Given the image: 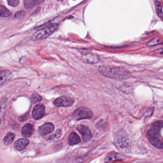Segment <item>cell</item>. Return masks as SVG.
<instances>
[{
  "mask_svg": "<svg viewBox=\"0 0 163 163\" xmlns=\"http://www.w3.org/2000/svg\"><path fill=\"white\" fill-rule=\"evenodd\" d=\"M99 71L102 74L107 77L117 79H127L131 77L130 73L124 68L121 67L110 68L101 66Z\"/></svg>",
  "mask_w": 163,
  "mask_h": 163,
  "instance_id": "1",
  "label": "cell"
},
{
  "mask_svg": "<svg viewBox=\"0 0 163 163\" xmlns=\"http://www.w3.org/2000/svg\"><path fill=\"white\" fill-rule=\"evenodd\" d=\"M59 25L55 23L41 29L33 35L32 37V40L33 41H37L48 38L56 31L59 29Z\"/></svg>",
  "mask_w": 163,
  "mask_h": 163,
  "instance_id": "2",
  "label": "cell"
},
{
  "mask_svg": "<svg viewBox=\"0 0 163 163\" xmlns=\"http://www.w3.org/2000/svg\"><path fill=\"white\" fill-rule=\"evenodd\" d=\"M129 140L126 133L123 130H122L118 133L116 136L115 144L120 150H127L130 146Z\"/></svg>",
  "mask_w": 163,
  "mask_h": 163,
  "instance_id": "3",
  "label": "cell"
},
{
  "mask_svg": "<svg viewBox=\"0 0 163 163\" xmlns=\"http://www.w3.org/2000/svg\"><path fill=\"white\" fill-rule=\"evenodd\" d=\"M93 113L92 111L88 108L79 107L77 108L72 115V119L76 121L93 118Z\"/></svg>",
  "mask_w": 163,
  "mask_h": 163,
  "instance_id": "4",
  "label": "cell"
},
{
  "mask_svg": "<svg viewBox=\"0 0 163 163\" xmlns=\"http://www.w3.org/2000/svg\"><path fill=\"white\" fill-rule=\"evenodd\" d=\"M73 98L67 96L59 97L54 102V104L57 107H71L74 103Z\"/></svg>",
  "mask_w": 163,
  "mask_h": 163,
  "instance_id": "5",
  "label": "cell"
},
{
  "mask_svg": "<svg viewBox=\"0 0 163 163\" xmlns=\"http://www.w3.org/2000/svg\"><path fill=\"white\" fill-rule=\"evenodd\" d=\"M76 129L77 131L82 135V138L84 142H88L93 137L91 131L86 126L79 124L77 125Z\"/></svg>",
  "mask_w": 163,
  "mask_h": 163,
  "instance_id": "6",
  "label": "cell"
},
{
  "mask_svg": "<svg viewBox=\"0 0 163 163\" xmlns=\"http://www.w3.org/2000/svg\"><path fill=\"white\" fill-rule=\"evenodd\" d=\"M45 109V107L43 104H38L34 108L32 112L33 118L37 120L42 118L46 113Z\"/></svg>",
  "mask_w": 163,
  "mask_h": 163,
  "instance_id": "7",
  "label": "cell"
},
{
  "mask_svg": "<svg viewBox=\"0 0 163 163\" xmlns=\"http://www.w3.org/2000/svg\"><path fill=\"white\" fill-rule=\"evenodd\" d=\"M54 130V126L50 122H47L41 125L38 128V133L42 136L48 135Z\"/></svg>",
  "mask_w": 163,
  "mask_h": 163,
  "instance_id": "8",
  "label": "cell"
},
{
  "mask_svg": "<svg viewBox=\"0 0 163 163\" xmlns=\"http://www.w3.org/2000/svg\"><path fill=\"white\" fill-rule=\"evenodd\" d=\"M29 144V141L26 139H20L15 142L14 147L17 151H21L25 149Z\"/></svg>",
  "mask_w": 163,
  "mask_h": 163,
  "instance_id": "9",
  "label": "cell"
},
{
  "mask_svg": "<svg viewBox=\"0 0 163 163\" xmlns=\"http://www.w3.org/2000/svg\"><path fill=\"white\" fill-rule=\"evenodd\" d=\"M34 131V127L32 124H26L22 129V135L25 138L30 137L33 135Z\"/></svg>",
  "mask_w": 163,
  "mask_h": 163,
  "instance_id": "10",
  "label": "cell"
},
{
  "mask_svg": "<svg viewBox=\"0 0 163 163\" xmlns=\"http://www.w3.org/2000/svg\"><path fill=\"white\" fill-rule=\"evenodd\" d=\"M149 142L153 146L158 149H163V143L155 135H147Z\"/></svg>",
  "mask_w": 163,
  "mask_h": 163,
  "instance_id": "11",
  "label": "cell"
},
{
  "mask_svg": "<svg viewBox=\"0 0 163 163\" xmlns=\"http://www.w3.org/2000/svg\"><path fill=\"white\" fill-rule=\"evenodd\" d=\"M82 59L84 62L88 64H96L99 61V57L96 55L87 54L84 55L82 57Z\"/></svg>",
  "mask_w": 163,
  "mask_h": 163,
  "instance_id": "12",
  "label": "cell"
},
{
  "mask_svg": "<svg viewBox=\"0 0 163 163\" xmlns=\"http://www.w3.org/2000/svg\"><path fill=\"white\" fill-rule=\"evenodd\" d=\"M163 127V122L157 121L154 123L151 129L148 131L147 135H157L161 128Z\"/></svg>",
  "mask_w": 163,
  "mask_h": 163,
  "instance_id": "13",
  "label": "cell"
},
{
  "mask_svg": "<svg viewBox=\"0 0 163 163\" xmlns=\"http://www.w3.org/2000/svg\"><path fill=\"white\" fill-rule=\"evenodd\" d=\"M80 139L79 135L74 132H72L69 135L68 139V144L70 146L77 144L80 143Z\"/></svg>",
  "mask_w": 163,
  "mask_h": 163,
  "instance_id": "14",
  "label": "cell"
},
{
  "mask_svg": "<svg viewBox=\"0 0 163 163\" xmlns=\"http://www.w3.org/2000/svg\"><path fill=\"white\" fill-rule=\"evenodd\" d=\"M123 158L120 154L112 152L107 155L105 161L106 162H113L115 161L122 160Z\"/></svg>",
  "mask_w": 163,
  "mask_h": 163,
  "instance_id": "15",
  "label": "cell"
},
{
  "mask_svg": "<svg viewBox=\"0 0 163 163\" xmlns=\"http://www.w3.org/2000/svg\"><path fill=\"white\" fill-rule=\"evenodd\" d=\"M12 75L9 71L3 70L1 72V77H0V82L1 85L3 84L8 82L11 78Z\"/></svg>",
  "mask_w": 163,
  "mask_h": 163,
  "instance_id": "16",
  "label": "cell"
},
{
  "mask_svg": "<svg viewBox=\"0 0 163 163\" xmlns=\"http://www.w3.org/2000/svg\"><path fill=\"white\" fill-rule=\"evenodd\" d=\"M15 138V135L12 133L9 132L6 135L3 139V143L6 146H9L14 141Z\"/></svg>",
  "mask_w": 163,
  "mask_h": 163,
  "instance_id": "17",
  "label": "cell"
},
{
  "mask_svg": "<svg viewBox=\"0 0 163 163\" xmlns=\"http://www.w3.org/2000/svg\"><path fill=\"white\" fill-rule=\"evenodd\" d=\"M39 0H24V4L26 8H31L38 3Z\"/></svg>",
  "mask_w": 163,
  "mask_h": 163,
  "instance_id": "18",
  "label": "cell"
},
{
  "mask_svg": "<svg viewBox=\"0 0 163 163\" xmlns=\"http://www.w3.org/2000/svg\"><path fill=\"white\" fill-rule=\"evenodd\" d=\"M155 8L156 13L157 14L158 16L159 17H162L163 16V11H162V7L160 3L157 1H155Z\"/></svg>",
  "mask_w": 163,
  "mask_h": 163,
  "instance_id": "19",
  "label": "cell"
},
{
  "mask_svg": "<svg viewBox=\"0 0 163 163\" xmlns=\"http://www.w3.org/2000/svg\"><path fill=\"white\" fill-rule=\"evenodd\" d=\"M11 15V13L4 6H1L0 7V15L3 17H7Z\"/></svg>",
  "mask_w": 163,
  "mask_h": 163,
  "instance_id": "20",
  "label": "cell"
},
{
  "mask_svg": "<svg viewBox=\"0 0 163 163\" xmlns=\"http://www.w3.org/2000/svg\"><path fill=\"white\" fill-rule=\"evenodd\" d=\"M160 43V40L159 38L157 37H155L153 38V39L151 40L150 41H149L147 44V46H154L156 45H158Z\"/></svg>",
  "mask_w": 163,
  "mask_h": 163,
  "instance_id": "21",
  "label": "cell"
},
{
  "mask_svg": "<svg viewBox=\"0 0 163 163\" xmlns=\"http://www.w3.org/2000/svg\"><path fill=\"white\" fill-rule=\"evenodd\" d=\"M32 101L34 103H37L40 102L42 99V98L40 96V95L37 94V93H33L31 96Z\"/></svg>",
  "mask_w": 163,
  "mask_h": 163,
  "instance_id": "22",
  "label": "cell"
},
{
  "mask_svg": "<svg viewBox=\"0 0 163 163\" xmlns=\"http://www.w3.org/2000/svg\"><path fill=\"white\" fill-rule=\"evenodd\" d=\"M26 12L25 11H21L18 12L14 16V18L16 19H21L23 18L24 17L26 16Z\"/></svg>",
  "mask_w": 163,
  "mask_h": 163,
  "instance_id": "23",
  "label": "cell"
},
{
  "mask_svg": "<svg viewBox=\"0 0 163 163\" xmlns=\"http://www.w3.org/2000/svg\"><path fill=\"white\" fill-rule=\"evenodd\" d=\"M7 1L9 5L12 7H16L20 3V0H7Z\"/></svg>",
  "mask_w": 163,
  "mask_h": 163,
  "instance_id": "24",
  "label": "cell"
},
{
  "mask_svg": "<svg viewBox=\"0 0 163 163\" xmlns=\"http://www.w3.org/2000/svg\"><path fill=\"white\" fill-rule=\"evenodd\" d=\"M61 131H60V130H58L56 131L54 135L52 136L51 137L52 138V140H54L55 139H59V138L60 137V136H61Z\"/></svg>",
  "mask_w": 163,
  "mask_h": 163,
  "instance_id": "25",
  "label": "cell"
},
{
  "mask_svg": "<svg viewBox=\"0 0 163 163\" xmlns=\"http://www.w3.org/2000/svg\"><path fill=\"white\" fill-rule=\"evenodd\" d=\"M155 52L156 54H163V48H160V49H156L155 51Z\"/></svg>",
  "mask_w": 163,
  "mask_h": 163,
  "instance_id": "26",
  "label": "cell"
},
{
  "mask_svg": "<svg viewBox=\"0 0 163 163\" xmlns=\"http://www.w3.org/2000/svg\"><path fill=\"white\" fill-rule=\"evenodd\" d=\"M57 1H64V0H57Z\"/></svg>",
  "mask_w": 163,
  "mask_h": 163,
  "instance_id": "27",
  "label": "cell"
}]
</instances>
